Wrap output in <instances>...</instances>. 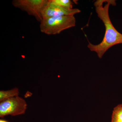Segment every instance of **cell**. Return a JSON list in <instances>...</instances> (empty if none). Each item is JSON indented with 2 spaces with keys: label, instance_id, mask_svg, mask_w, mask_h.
I'll use <instances>...</instances> for the list:
<instances>
[{
  "label": "cell",
  "instance_id": "6da1fadb",
  "mask_svg": "<svg viewBox=\"0 0 122 122\" xmlns=\"http://www.w3.org/2000/svg\"><path fill=\"white\" fill-rule=\"evenodd\" d=\"M97 0L94 5L98 16L102 20L105 27V33L102 41L98 45H93L89 41L87 47L91 51L95 52L99 58H102L105 53L112 46L122 44V34L114 28L110 19L109 8L111 5H115V0Z\"/></svg>",
  "mask_w": 122,
  "mask_h": 122
},
{
  "label": "cell",
  "instance_id": "7a4b0ae2",
  "mask_svg": "<svg viewBox=\"0 0 122 122\" xmlns=\"http://www.w3.org/2000/svg\"><path fill=\"white\" fill-rule=\"evenodd\" d=\"M74 16H61L43 18L40 24L42 33L48 35L59 34L63 30L76 25Z\"/></svg>",
  "mask_w": 122,
  "mask_h": 122
},
{
  "label": "cell",
  "instance_id": "3957f363",
  "mask_svg": "<svg viewBox=\"0 0 122 122\" xmlns=\"http://www.w3.org/2000/svg\"><path fill=\"white\" fill-rule=\"evenodd\" d=\"M27 107L26 101L19 96H16L0 103V117L8 115H20L25 113Z\"/></svg>",
  "mask_w": 122,
  "mask_h": 122
},
{
  "label": "cell",
  "instance_id": "277c9868",
  "mask_svg": "<svg viewBox=\"0 0 122 122\" xmlns=\"http://www.w3.org/2000/svg\"><path fill=\"white\" fill-rule=\"evenodd\" d=\"M48 0H13L12 4L14 7L26 12L29 15L34 17L41 22L42 20L41 12Z\"/></svg>",
  "mask_w": 122,
  "mask_h": 122
},
{
  "label": "cell",
  "instance_id": "5b68a950",
  "mask_svg": "<svg viewBox=\"0 0 122 122\" xmlns=\"http://www.w3.org/2000/svg\"><path fill=\"white\" fill-rule=\"evenodd\" d=\"M78 9H69L53 4L48 0L41 12L42 18L61 16H74L81 12Z\"/></svg>",
  "mask_w": 122,
  "mask_h": 122
},
{
  "label": "cell",
  "instance_id": "8992f818",
  "mask_svg": "<svg viewBox=\"0 0 122 122\" xmlns=\"http://www.w3.org/2000/svg\"><path fill=\"white\" fill-rule=\"evenodd\" d=\"M19 94V90L16 87L9 90L1 91H0V102H1L12 98L18 96Z\"/></svg>",
  "mask_w": 122,
  "mask_h": 122
},
{
  "label": "cell",
  "instance_id": "52a82bcc",
  "mask_svg": "<svg viewBox=\"0 0 122 122\" xmlns=\"http://www.w3.org/2000/svg\"><path fill=\"white\" fill-rule=\"evenodd\" d=\"M111 122H122V104L114 108Z\"/></svg>",
  "mask_w": 122,
  "mask_h": 122
},
{
  "label": "cell",
  "instance_id": "ba28073f",
  "mask_svg": "<svg viewBox=\"0 0 122 122\" xmlns=\"http://www.w3.org/2000/svg\"><path fill=\"white\" fill-rule=\"evenodd\" d=\"M53 4L66 8L72 9L73 4L70 0H51Z\"/></svg>",
  "mask_w": 122,
  "mask_h": 122
},
{
  "label": "cell",
  "instance_id": "9c48e42d",
  "mask_svg": "<svg viewBox=\"0 0 122 122\" xmlns=\"http://www.w3.org/2000/svg\"><path fill=\"white\" fill-rule=\"evenodd\" d=\"M0 122H9L8 121H6L4 120H2V119H0Z\"/></svg>",
  "mask_w": 122,
  "mask_h": 122
}]
</instances>
